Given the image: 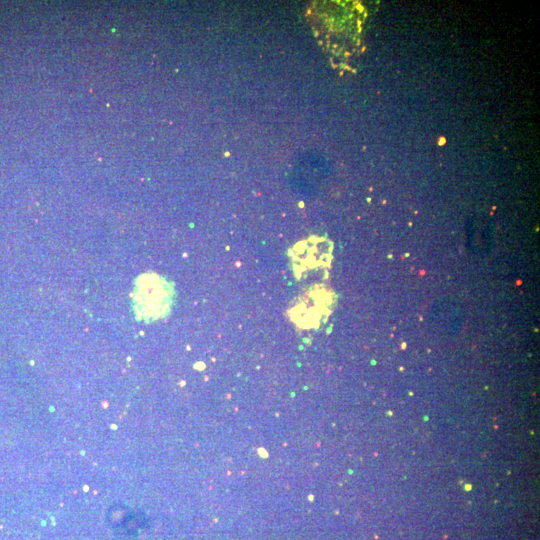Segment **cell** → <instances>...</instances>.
Returning <instances> with one entry per match:
<instances>
[{
    "label": "cell",
    "mask_w": 540,
    "mask_h": 540,
    "mask_svg": "<svg viewBox=\"0 0 540 540\" xmlns=\"http://www.w3.org/2000/svg\"><path fill=\"white\" fill-rule=\"evenodd\" d=\"M174 297V286L165 277L145 273L135 281L133 308L139 319L152 322L170 312Z\"/></svg>",
    "instance_id": "1"
},
{
    "label": "cell",
    "mask_w": 540,
    "mask_h": 540,
    "mask_svg": "<svg viewBox=\"0 0 540 540\" xmlns=\"http://www.w3.org/2000/svg\"><path fill=\"white\" fill-rule=\"evenodd\" d=\"M331 303L329 292L320 287H311L293 301L288 316L301 329L316 327L328 315Z\"/></svg>",
    "instance_id": "2"
},
{
    "label": "cell",
    "mask_w": 540,
    "mask_h": 540,
    "mask_svg": "<svg viewBox=\"0 0 540 540\" xmlns=\"http://www.w3.org/2000/svg\"><path fill=\"white\" fill-rule=\"evenodd\" d=\"M327 242L320 238L302 240L289 249L292 271L296 278H304L309 271L326 265L328 260Z\"/></svg>",
    "instance_id": "3"
}]
</instances>
